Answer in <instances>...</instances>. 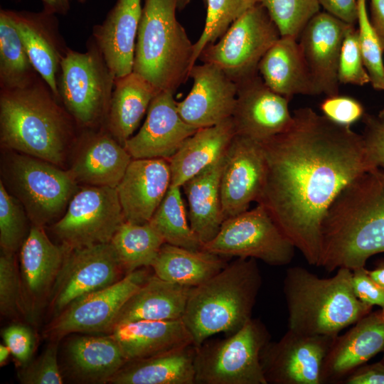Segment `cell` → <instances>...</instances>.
I'll return each instance as SVG.
<instances>
[{
    "label": "cell",
    "mask_w": 384,
    "mask_h": 384,
    "mask_svg": "<svg viewBox=\"0 0 384 384\" xmlns=\"http://www.w3.org/2000/svg\"><path fill=\"white\" fill-rule=\"evenodd\" d=\"M237 85L232 114L236 134L262 143L292 124L289 99L268 87L259 74Z\"/></svg>",
    "instance_id": "e0dca14e"
},
{
    "label": "cell",
    "mask_w": 384,
    "mask_h": 384,
    "mask_svg": "<svg viewBox=\"0 0 384 384\" xmlns=\"http://www.w3.org/2000/svg\"><path fill=\"white\" fill-rule=\"evenodd\" d=\"M159 92L133 71L115 79L106 121L110 134L122 145L132 136Z\"/></svg>",
    "instance_id": "d6a6232c"
},
{
    "label": "cell",
    "mask_w": 384,
    "mask_h": 384,
    "mask_svg": "<svg viewBox=\"0 0 384 384\" xmlns=\"http://www.w3.org/2000/svg\"><path fill=\"white\" fill-rule=\"evenodd\" d=\"M66 353L73 373L87 383H109L127 363L121 348L110 334L75 337L68 342Z\"/></svg>",
    "instance_id": "836d02e7"
},
{
    "label": "cell",
    "mask_w": 384,
    "mask_h": 384,
    "mask_svg": "<svg viewBox=\"0 0 384 384\" xmlns=\"http://www.w3.org/2000/svg\"><path fill=\"white\" fill-rule=\"evenodd\" d=\"M52 340L39 357L23 366L18 373L24 384H62L63 379L58 363V344Z\"/></svg>",
    "instance_id": "f6af8a7d"
},
{
    "label": "cell",
    "mask_w": 384,
    "mask_h": 384,
    "mask_svg": "<svg viewBox=\"0 0 384 384\" xmlns=\"http://www.w3.org/2000/svg\"><path fill=\"white\" fill-rule=\"evenodd\" d=\"M196 346L188 345L128 361L109 381L113 384H195Z\"/></svg>",
    "instance_id": "1f68e13d"
},
{
    "label": "cell",
    "mask_w": 384,
    "mask_h": 384,
    "mask_svg": "<svg viewBox=\"0 0 384 384\" xmlns=\"http://www.w3.org/2000/svg\"><path fill=\"white\" fill-rule=\"evenodd\" d=\"M283 292L288 329L308 335L337 336L373 308L357 298L352 270L344 267L329 278H320L302 267H289Z\"/></svg>",
    "instance_id": "277c9868"
},
{
    "label": "cell",
    "mask_w": 384,
    "mask_h": 384,
    "mask_svg": "<svg viewBox=\"0 0 384 384\" xmlns=\"http://www.w3.org/2000/svg\"><path fill=\"white\" fill-rule=\"evenodd\" d=\"M110 334L127 362L194 344L183 319L135 321L115 327Z\"/></svg>",
    "instance_id": "484cf974"
},
{
    "label": "cell",
    "mask_w": 384,
    "mask_h": 384,
    "mask_svg": "<svg viewBox=\"0 0 384 384\" xmlns=\"http://www.w3.org/2000/svg\"><path fill=\"white\" fill-rule=\"evenodd\" d=\"M336 337L288 329L279 341H270L260 353L267 384H324V366Z\"/></svg>",
    "instance_id": "9a60e30c"
},
{
    "label": "cell",
    "mask_w": 384,
    "mask_h": 384,
    "mask_svg": "<svg viewBox=\"0 0 384 384\" xmlns=\"http://www.w3.org/2000/svg\"><path fill=\"white\" fill-rule=\"evenodd\" d=\"M280 37L261 2L236 19L218 41L206 46L198 59L216 66L238 84L259 74L261 59Z\"/></svg>",
    "instance_id": "9c48e42d"
},
{
    "label": "cell",
    "mask_w": 384,
    "mask_h": 384,
    "mask_svg": "<svg viewBox=\"0 0 384 384\" xmlns=\"http://www.w3.org/2000/svg\"><path fill=\"white\" fill-rule=\"evenodd\" d=\"M1 336L18 363L22 367L28 364L34 349L31 329L22 324H14L4 329Z\"/></svg>",
    "instance_id": "c3c4849f"
},
{
    "label": "cell",
    "mask_w": 384,
    "mask_h": 384,
    "mask_svg": "<svg viewBox=\"0 0 384 384\" xmlns=\"http://www.w3.org/2000/svg\"><path fill=\"white\" fill-rule=\"evenodd\" d=\"M171 182L166 159H133L116 187L124 220L148 223Z\"/></svg>",
    "instance_id": "7402d4cb"
},
{
    "label": "cell",
    "mask_w": 384,
    "mask_h": 384,
    "mask_svg": "<svg viewBox=\"0 0 384 384\" xmlns=\"http://www.w3.org/2000/svg\"><path fill=\"white\" fill-rule=\"evenodd\" d=\"M192 288L165 281L154 274H151L124 304L114 320L111 332L121 324L135 321L183 319Z\"/></svg>",
    "instance_id": "83f0119b"
},
{
    "label": "cell",
    "mask_w": 384,
    "mask_h": 384,
    "mask_svg": "<svg viewBox=\"0 0 384 384\" xmlns=\"http://www.w3.org/2000/svg\"><path fill=\"white\" fill-rule=\"evenodd\" d=\"M29 219L20 201L9 193L0 181V246L1 251L16 253L21 249L30 228Z\"/></svg>",
    "instance_id": "60d3db41"
},
{
    "label": "cell",
    "mask_w": 384,
    "mask_h": 384,
    "mask_svg": "<svg viewBox=\"0 0 384 384\" xmlns=\"http://www.w3.org/2000/svg\"><path fill=\"white\" fill-rule=\"evenodd\" d=\"M270 341L265 325L251 319L225 338L196 346L195 384H267L260 353Z\"/></svg>",
    "instance_id": "52a82bcc"
},
{
    "label": "cell",
    "mask_w": 384,
    "mask_h": 384,
    "mask_svg": "<svg viewBox=\"0 0 384 384\" xmlns=\"http://www.w3.org/2000/svg\"><path fill=\"white\" fill-rule=\"evenodd\" d=\"M59 102L40 75L23 87L1 89V146L60 164L75 120Z\"/></svg>",
    "instance_id": "3957f363"
},
{
    "label": "cell",
    "mask_w": 384,
    "mask_h": 384,
    "mask_svg": "<svg viewBox=\"0 0 384 384\" xmlns=\"http://www.w3.org/2000/svg\"><path fill=\"white\" fill-rule=\"evenodd\" d=\"M7 179L33 225L42 226L58 218L77 191L69 171L24 154H11Z\"/></svg>",
    "instance_id": "30bf717a"
},
{
    "label": "cell",
    "mask_w": 384,
    "mask_h": 384,
    "mask_svg": "<svg viewBox=\"0 0 384 384\" xmlns=\"http://www.w3.org/2000/svg\"><path fill=\"white\" fill-rule=\"evenodd\" d=\"M191 1L193 0H176L177 10L181 11L184 9ZM201 1H202L204 6H206V0Z\"/></svg>",
    "instance_id": "6f0895ef"
},
{
    "label": "cell",
    "mask_w": 384,
    "mask_h": 384,
    "mask_svg": "<svg viewBox=\"0 0 384 384\" xmlns=\"http://www.w3.org/2000/svg\"><path fill=\"white\" fill-rule=\"evenodd\" d=\"M258 73L268 87L289 100L296 95H318L299 42L294 37L281 36L261 59Z\"/></svg>",
    "instance_id": "4316f807"
},
{
    "label": "cell",
    "mask_w": 384,
    "mask_h": 384,
    "mask_svg": "<svg viewBox=\"0 0 384 384\" xmlns=\"http://www.w3.org/2000/svg\"><path fill=\"white\" fill-rule=\"evenodd\" d=\"M341 383L345 384H384V361L360 366L350 373Z\"/></svg>",
    "instance_id": "f907efd6"
},
{
    "label": "cell",
    "mask_w": 384,
    "mask_h": 384,
    "mask_svg": "<svg viewBox=\"0 0 384 384\" xmlns=\"http://www.w3.org/2000/svg\"><path fill=\"white\" fill-rule=\"evenodd\" d=\"M232 117L210 127L199 128L169 159L171 182L179 186L225 155L235 136Z\"/></svg>",
    "instance_id": "f1b7e54d"
},
{
    "label": "cell",
    "mask_w": 384,
    "mask_h": 384,
    "mask_svg": "<svg viewBox=\"0 0 384 384\" xmlns=\"http://www.w3.org/2000/svg\"><path fill=\"white\" fill-rule=\"evenodd\" d=\"M202 249L221 257L258 259L272 266L289 264L295 247L261 204L225 220Z\"/></svg>",
    "instance_id": "8fae6325"
},
{
    "label": "cell",
    "mask_w": 384,
    "mask_h": 384,
    "mask_svg": "<svg viewBox=\"0 0 384 384\" xmlns=\"http://www.w3.org/2000/svg\"><path fill=\"white\" fill-rule=\"evenodd\" d=\"M281 36L297 39L306 23L320 11L319 0H262Z\"/></svg>",
    "instance_id": "b9f144b4"
},
{
    "label": "cell",
    "mask_w": 384,
    "mask_h": 384,
    "mask_svg": "<svg viewBox=\"0 0 384 384\" xmlns=\"http://www.w3.org/2000/svg\"><path fill=\"white\" fill-rule=\"evenodd\" d=\"M325 11L346 22L355 25L357 22V0H319Z\"/></svg>",
    "instance_id": "816d5d0a"
},
{
    "label": "cell",
    "mask_w": 384,
    "mask_h": 384,
    "mask_svg": "<svg viewBox=\"0 0 384 384\" xmlns=\"http://www.w3.org/2000/svg\"><path fill=\"white\" fill-rule=\"evenodd\" d=\"M110 242L126 274L142 267H151L166 243L149 222L137 224L126 220L117 230Z\"/></svg>",
    "instance_id": "d590c367"
},
{
    "label": "cell",
    "mask_w": 384,
    "mask_h": 384,
    "mask_svg": "<svg viewBox=\"0 0 384 384\" xmlns=\"http://www.w3.org/2000/svg\"><path fill=\"white\" fill-rule=\"evenodd\" d=\"M53 244L43 227L31 225L20 249V269L26 316L35 319L48 298L66 252Z\"/></svg>",
    "instance_id": "44dd1931"
},
{
    "label": "cell",
    "mask_w": 384,
    "mask_h": 384,
    "mask_svg": "<svg viewBox=\"0 0 384 384\" xmlns=\"http://www.w3.org/2000/svg\"><path fill=\"white\" fill-rule=\"evenodd\" d=\"M80 1H84V0H80Z\"/></svg>",
    "instance_id": "91938a15"
},
{
    "label": "cell",
    "mask_w": 384,
    "mask_h": 384,
    "mask_svg": "<svg viewBox=\"0 0 384 384\" xmlns=\"http://www.w3.org/2000/svg\"><path fill=\"white\" fill-rule=\"evenodd\" d=\"M0 312L8 318L26 316L22 280L15 253L4 251L0 256Z\"/></svg>",
    "instance_id": "7bdbcfd3"
},
{
    "label": "cell",
    "mask_w": 384,
    "mask_h": 384,
    "mask_svg": "<svg viewBox=\"0 0 384 384\" xmlns=\"http://www.w3.org/2000/svg\"><path fill=\"white\" fill-rule=\"evenodd\" d=\"M265 160L262 143L235 134L225 154L220 177L224 220L249 209L264 185Z\"/></svg>",
    "instance_id": "2e32d148"
},
{
    "label": "cell",
    "mask_w": 384,
    "mask_h": 384,
    "mask_svg": "<svg viewBox=\"0 0 384 384\" xmlns=\"http://www.w3.org/2000/svg\"><path fill=\"white\" fill-rule=\"evenodd\" d=\"M227 264L223 257L203 249L191 250L164 243L151 267L155 275L165 281L195 287Z\"/></svg>",
    "instance_id": "e575fe53"
},
{
    "label": "cell",
    "mask_w": 384,
    "mask_h": 384,
    "mask_svg": "<svg viewBox=\"0 0 384 384\" xmlns=\"http://www.w3.org/2000/svg\"><path fill=\"white\" fill-rule=\"evenodd\" d=\"M141 0H117L93 39L115 79L133 70L134 50L142 14Z\"/></svg>",
    "instance_id": "d4e9b609"
},
{
    "label": "cell",
    "mask_w": 384,
    "mask_h": 384,
    "mask_svg": "<svg viewBox=\"0 0 384 384\" xmlns=\"http://www.w3.org/2000/svg\"><path fill=\"white\" fill-rule=\"evenodd\" d=\"M224 159L225 155L181 186L188 200L191 228L202 246L215 238L224 221L220 191Z\"/></svg>",
    "instance_id": "f546056e"
},
{
    "label": "cell",
    "mask_w": 384,
    "mask_h": 384,
    "mask_svg": "<svg viewBox=\"0 0 384 384\" xmlns=\"http://www.w3.org/2000/svg\"><path fill=\"white\" fill-rule=\"evenodd\" d=\"M262 286L254 258H237L189 294L183 320L196 346L213 335L230 336L252 319Z\"/></svg>",
    "instance_id": "5b68a950"
},
{
    "label": "cell",
    "mask_w": 384,
    "mask_h": 384,
    "mask_svg": "<svg viewBox=\"0 0 384 384\" xmlns=\"http://www.w3.org/2000/svg\"><path fill=\"white\" fill-rule=\"evenodd\" d=\"M66 248L48 301L54 317L80 297L113 284L127 274L111 242Z\"/></svg>",
    "instance_id": "4fadbf2b"
},
{
    "label": "cell",
    "mask_w": 384,
    "mask_h": 384,
    "mask_svg": "<svg viewBox=\"0 0 384 384\" xmlns=\"http://www.w3.org/2000/svg\"><path fill=\"white\" fill-rule=\"evenodd\" d=\"M132 157L110 134L92 137L69 170L76 183L116 188Z\"/></svg>",
    "instance_id": "4dcf8cb0"
},
{
    "label": "cell",
    "mask_w": 384,
    "mask_h": 384,
    "mask_svg": "<svg viewBox=\"0 0 384 384\" xmlns=\"http://www.w3.org/2000/svg\"><path fill=\"white\" fill-rule=\"evenodd\" d=\"M11 354L9 347L4 344L0 345V364L1 366H4L7 361L9 355Z\"/></svg>",
    "instance_id": "9f6ffc18"
},
{
    "label": "cell",
    "mask_w": 384,
    "mask_h": 384,
    "mask_svg": "<svg viewBox=\"0 0 384 384\" xmlns=\"http://www.w3.org/2000/svg\"><path fill=\"white\" fill-rule=\"evenodd\" d=\"M198 129L180 116L174 92L160 91L152 100L139 132L123 146L132 159H169Z\"/></svg>",
    "instance_id": "ac0fdd59"
},
{
    "label": "cell",
    "mask_w": 384,
    "mask_h": 384,
    "mask_svg": "<svg viewBox=\"0 0 384 384\" xmlns=\"http://www.w3.org/2000/svg\"><path fill=\"white\" fill-rule=\"evenodd\" d=\"M370 21L384 49V0H369Z\"/></svg>",
    "instance_id": "f5cc1de1"
},
{
    "label": "cell",
    "mask_w": 384,
    "mask_h": 384,
    "mask_svg": "<svg viewBox=\"0 0 384 384\" xmlns=\"http://www.w3.org/2000/svg\"><path fill=\"white\" fill-rule=\"evenodd\" d=\"M179 186H170L149 223L166 243L191 249H202V243L191 228Z\"/></svg>",
    "instance_id": "74e56055"
},
{
    "label": "cell",
    "mask_w": 384,
    "mask_h": 384,
    "mask_svg": "<svg viewBox=\"0 0 384 384\" xmlns=\"http://www.w3.org/2000/svg\"><path fill=\"white\" fill-rule=\"evenodd\" d=\"M383 353H384V351H383ZM383 361H384V353H383Z\"/></svg>",
    "instance_id": "680465c9"
},
{
    "label": "cell",
    "mask_w": 384,
    "mask_h": 384,
    "mask_svg": "<svg viewBox=\"0 0 384 384\" xmlns=\"http://www.w3.org/2000/svg\"><path fill=\"white\" fill-rule=\"evenodd\" d=\"M14 26L36 71L59 101L58 78L68 48L62 41L54 14L10 11Z\"/></svg>",
    "instance_id": "cb8c5ba5"
},
{
    "label": "cell",
    "mask_w": 384,
    "mask_h": 384,
    "mask_svg": "<svg viewBox=\"0 0 384 384\" xmlns=\"http://www.w3.org/2000/svg\"><path fill=\"white\" fill-rule=\"evenodd\" d=\"M39 75L32 65L9 10L0 11L1 89L23 87Z\"/></svg>",
    "instance_id": "8d00e7d4"
},
{
    "label": "cell",
    "mask_w": 384,
    "mask_h": 384,
    "mask_svg": "<svg viewBox=\"0 0 384 384\" xmlns=\"http://www.w3.org/2000/svg\"><path fill=\"white\" fill-rule=\"evenodd\" d=\"M148 267L127 274L107 287L76 299L53 318L46 329V336L60 341L73 333H110L121 309L151 275Z\"/></svg>",
    "instance_id": "5bb4252c"
},
{
    "label": "cell",
    "mask_w": 384,
    "mask_h": 384,
    "mask_svg": "<svg viewBox=\"0 0 384 384\" xmlns=\"http://www.w3.org/2000/svg\"><path fill=\"white\" fill-rule=\"evenodd\" d=\"M352 284L358 299L384 309V287L370 277L365 267L352 270Z\"/></svg>",
    "instance_id": "681fc988"
},
{
    "label": "cell",
    "mask_w": 384,
    "mask_h": 384,
    "mask_svg": "<svg viewBox=\"0 0 384 384\" xmlns=\"http://www.w3.org/2000/svg\"><path fill=\"white\" fill-rule=\"evenodd\" d=\"M361 134L366 150L374 167L384 169V109L376 114L365 113Z\"/></svg>",
    "instance_id": "7dc6e473"
},
{
    "label": "cell",
    "mask_w": 384,
    "mask_h": 384,
    "mask_svg": "<svg viewBox=\"0 0 384 384\" xmlns=\"http://www.w3.org/2000/svg\"><path fill=\"white\" fill-rule=\"evenodd\" d=\"M114 80L93 39L85 52L68 48L62 58L59 100L76 123L95 125L107 117Z\"/></svg>",
    "instance_id": "ba28073f"
},
{
    "label": "cell",
    "mask_w": 384,
    "mask_h": 384,
    "mask_svg": "<svg viewBox=\"0 0 384 384\" xmlns=\"http://www.w3.org/2000/svg\"><path fill=\"white\" fill-rule=\"evenodd\" d=\"M176 0H145L133 72L157 90L175 91L189 78L193 44L176 16Z\"/></svg>",
    "instance_id": "8992f818"
},
{
    "label": "cell",
    "mask_w": 384,
    "mask_h": 384,
    "mask_svg": "<svg viewBox=\"0 0 384 384\" xmlns=\"http://www.w3.org/2000/svg\"><path fill=\"white\" fill-rule=\"evenodd\" d=\"M384 351V309L370 311L342 336H337L326 358L325 383H341L353 370Z\"/></svg>",
    "instance_id": "603a6c76"
},
{
    "label": "cell",
    "mask_w": 384,
    "mask_h": 384,
    "mask_svg": "<svg viewBox=\"0 0 384 384\" xmlns=\"http://www.w3.org/2000/svg\"><path fill=\"white\" fill-rule=\"evenodd\" d=\"M284 132L262 143L265 176L257 201L306 261L319 267L321 224L337 195L375 168L361 134L316 113L294 110Z\"/></svg>",
    "instance_id": "6da1fadb"
},
{
    "label": "cell",
    "mask_w": 384,
    "mask_h": 384,
    "mask_svg": "<svg viewBox=\"0 0 384 384\" xmlns=\"http://www.w3.org/2000/svg\"><path fill=\"white\" fill-rule=\"evenodd\" d=\"M262 0H206V17L203 31L193 43L195 65L201 51L217 41L229 26L243 14Z\"/></svg>",
    "instance_id": "f35d334b"
},
{
    "label": "cell",
    "mask_w": 384,
    "mask_h": 384,
    "mask_svg": "<svg viewBox=\"0 0 384 384\" xmlns=\"http://www.w3.org/2000/svg\"><path fill=\"white\" fill-rule=\"evenodd\" d=\"M320 110L323 115L333 122L349 127L363 118L366 113L358 100L339 94L326 96L320 104Z\"/></svg>",
    "instance_id": "bcb514c9"
},
{
    "label": "cell",
    "mask_w": 384,
    "mask_h": 384,
    "mask_svg": "<svg viewBox=\"0 0 384 384\" xmlns=\"http://www.w3.org/2000/svg\"><path fill=\"white\" fill-rule=\"evenodd\" d=\"M348 24L319 11L302 31L299 44L318 95H338V66Z\"/></svg>",
    "instance_id": "d6986e66"
},
{
    "label": "cell",
    "mask_w": 384,
    "mask_h": 384,
    "mask_svg": "<svg viewBox=\"0 0 384 384\" xmlns=\"http://www.w3.org/2000/svg\"><path fill=\"white\" fill-rule=\"evenodd\" d=\"M370 277L384 287V260L378 262L373 270H367Z\"/></svg>",
    "instance_id": "11a10c76"
},
{
    "label": "cell",
    "mask_w": 384,
    "mask_h": 384,
    "mask_svg": "<svg viewBox=\"0 0 384 384\" xmlns=\"http://www.w3.org/2000/svg\"><path fill=\"white\" fill-rule=\"evenodd\" d=\"M189 77L193 86L187 96L176 102L178 112L188 124L199 129L215 125L232 117L237 85L216 66L194 65Z\"/></svg>",
    "instance_id": "ffe728a7"
},
{
    "label": "cell",
    "mask_w": 384,
    "mask_h": 384,
    "mask_svg": "<svg viewBox=\"0 0 384 384\" xmlns=\"http://www.w3.org/2000/svg\"><path fill=\"white\" fill-rule=\"evenodd\" d=\"M124 220L116 188L88 186L73 196L53 231L71 249L110 242Z\"/></svg>",
    "instance_id": "7c38bea8"
},
{
    "label": "cell",
    "mask_w": 384,
    "mask_h": 384,
    "mask_svg": "<svg viewBox=\"0 0 384 384\" xmlns=\"http://www.w3.org/2000/svg\"><path fill=\"white\" fill-rule=\"evenodd\" d=\"M384 252V169H368L349 182L329 207L321 224L319 267L327 272L365 267Z\"/></svg>",
    "instance_id": "7a4b0ae2"
},
{
    "label": "cell",
    "mask_w": 384,
    "mask_h": 384,
    "mask_svg": "<svg viewBox=\"0 0 384 384\" xmlns=\"http://www.w3.org/2000/svg\"><path fill=\"white\" fill-rule=\"evenodd\" d=\"M339 84L363 86L370 78L362 58L357 28L349 25L342 43L338 66Z\"/></svg>",
    "instance_id": "ee69618b"
},
{
    "label": "cell",
    "mask_w": 384,
    "mask_h": 384,
    "mask_svg": "<svg viewBox=\"0 0 384 384\" xmlns=\"http://www.w3.org/2000/svg\"><path fill=\"white\" fill-rule=\"evenodd\" d=\"M44 11L55 14H64L69 9L68 0H42Z\"/></svg>",
    "instance_id": "db71d44e"
},
{
    "label": "cell",
    "mask_w": 384,
    "mask_h": 384,
    "mask_svg": "<svg viewBox=\"0 0 384 384\" xmlns=\"http://www.w3.org/2000/svg\"><path fill=\"white\" fill-rule=\"evenodd\" d=\"M357 31L363 63L372 87L384 92V49L370 23L366 0H357Z\"/></svg>",
    "instance_id": "ab89813d"
}]
</instances>
